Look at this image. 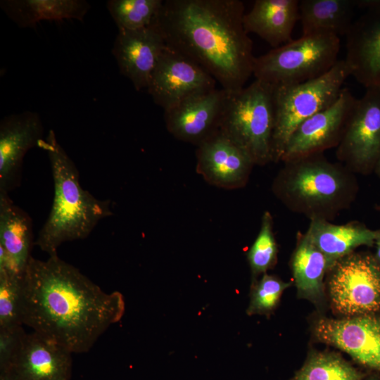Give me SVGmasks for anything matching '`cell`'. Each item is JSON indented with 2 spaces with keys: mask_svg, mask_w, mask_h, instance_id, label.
I'll return each mask as SVG.
<instances>
[{
  "mask_svg": "<svg viewBox=\"0 0 380 380\" xmlns=\"http://www.w3.org/2000/svg\"><path fill=\"white\" fill-rule=\"evenodd\" d=\"M273 86L255 80L229 92L219 131L243 151L254 165L272 161L274 125Z\"/></svg>",
  "mask_w": 380,
  "mask_h": 380,
  "instance_id": "cell-5",
  "label": "cell"
},
{
  "mask_svg": "<svg viewBox=\"0 0 380 380\" xmlns=\"http://www.w3.org/2000/svg\"><path fill=\"white\" fill-rule=\"evenodd\" d=\"M332 305L346 317L369 315L380 308V266L369 255L352 253L329 269Z\"/></svg>",
  "mask_w": 380,
  "mask_h": 380,
  "instance_id": "cell-8",
  "label": "cell"
},
{
  "mask_svg": "<svg viewBox=\"0 0 380 380\" xmlns=\"http://www.w3.org/2000/svg\"><path fill=\"white\" fill-rule=\"evenodd\" d=\"M306 236L331 261L335 263L361 246L374 244L376 231L356 221L335 224L325 220H312Z\"/></svg>",
  "mask_w": 380,
  "mask_h": 380,
  "instance_id": "cell-21",
  "label": "cell"
},
{
  "mask_svg": "<svg viewBox=\"0 0 380 380\" xmlns=\"http://www.w3.org/2000/svg\"><path fill=\"white\" fill-rule=\"evenodd\" d=\"M314 333L321 342L348 354L358 363L380 372V316L321 318Z\"/></svg>",
  "mask_w": 380,
  "mask_h": 380,
  "instance_id": "cell-12",
  "label": "cell"
},
{
  "mask_svg": "<svg viewBox=\"0 0 380 380\" xmlns=\"http://www.w3.org/2000/svg\"><path fill=\"white\" fill-rule=\"evenodd\" d=\"M0 7L20 27H34L42 20L80 21L90 9L84 0H2Z\"/></svg>",
  "mask_w": 380,
  "mask_h": 380,
  "instance_id": "cell-22",
  "label": "cell"
},
{
  "mask_svg": "<svg viewBox=\"0 0 380 380\" xmlns=\"http://www.w3.org/2000/svg\"><path fill=\"white\" fill-rule=\"evenodd\" d=\"M284 163L272 183L274 196L293 213L331 221L354 201L357 183L352 172L323 154Z\"/></svg>",
  "mask_w": 380,
  "mask_h": 380,
  "instance_id": "cell-4",
  "label": "cell"
},
{
  "mask_svg": "<svg viewBox=\"0 0 380 380\" xmlns=\"http://www.w3.org/2000/svg\"><path fill=\"white\" fill-rule=\"evenodd\" d=\"M163 0H110L108 10L118 30H135L150 26Z\"/></svg>",
  "mask_w": 380,
  "mask_h": 380,
  "instance_id": "cell-26",
  "label": "cell"
},
{
  "mask_svg": "<svg viewBox=\"0 0 380 380\" xmlns=\"http://www.w3.org/2000/svg\"><path fill=\"white\" fill-rule=\"evenodd\" d=\"M196 170L210 184L224 189L245 186L254 165L250 157L220 131L196 150Z\"/></svg>",
  "mask_w": 380,
  "mask_h": 380,
  "instance_id": "cell-18",
  "label": "cell"
},
{
  "mask_svg": "<svg viewBox=\"0 0 380 380\" xmlns=\"http://www.w3.org/2000/svg\"><path fill=\"white\" fill-rule=\"evenodd\" d=\"M299 18L298 0H256L243 23L248 34H257L275 49L292 40Z\"/></svg>",
  "mask_w": 380,
  "mask_h": 380,
  "instance_id": "cell-20",
  "label": "cell"
},
{
  "mask_svg": "<svg viewBox=\"0 0 380 380\" xmlns=\"http://www.w3.org/2000/svg\"><path fill=\"white\" fill-rule=\"evenodd\" d=\"M0 380H13L11 376L7 372L0 373Z\"/></svg>",
  "mask_w": 380,
  "mask_h": 380,
  "instance_id": "cell-32",
  "label": "cell"
},
{
  "mask_svg": "<svg viewBox=\"0 0 380 380\" xmlns=\"http://www.w3.org/2000/svg\"><path fill=\"white\" fill-rule=\"evenodd\" d=\"M290 284L275 276L263 274L253 285L247 314L270 315L277 307L283 291Z\"/></svg>",
  "mask_w": 380,
  "mask_h": 380,
  "instance_id": "cell-29",
  "label": "cell"
},
{
  "mask_svg": "<svg viewBox=\"0 0 380 380\" xmlns=\"http://www.w3.org/2000/svg\"><path fill=\"white\" fill-rule=\"evenodd\" d=\"M340 38L303 36L255 57L253 75L272 86L292 85L317 78L338 62Z\"/></svg>",
  "mask_w": 380,
  "mask_h": 380,
  "instance_id": "cell-7",
  "label": "cell"
},
{
  "mask_svg": "<svg viewBox=\"0 0 380 380\" xmlns=\"http://www.w3.org/2000/svg\"><path fill=\"white\" fill-rule=\"evenodd\" d=\"M23 276L0 271V330L15 329L23 325L21 318Z\"/></svg>",
  "mask_w": 380,
  "mask_h": 380,
  "instance_id": "cell-28",
  "label": "cell"
},
{
  "mask_svg": "<svg viewBox=\"0 0 380 380\" xmlns=\"http://www.w3.org/2000/svg\"><path fill=\"white\" fill-rule=\"evenodd\" d=\"M379 156L380 88H369L356 101L336 156L353 173L366 174L374 168Z\"/></svg>",
  "mask_w": 380,
  "mask_h": 380,
  "instance_id": "cell-9",
  "label": "cell"
},
{
  "mask_svg": "<svg viewBox=\"0 0 380 380\" xmlns=\"http://www.w3.org/2000/svg\"><path fill=\"white\" fill-rule=\"evenodd\" d=\"M356 0L299 1L303 36L346 35L353 23Z\"/></svg>",
  "mask_w": 380,
  "mask_h": 380,
  "instance_id": "cell-23",
  "label": "cell"
},
{
  "mask_svg": "<svg viewBox=\"0 0 380 380\" xmlns=\"http://www.w3.org/2000/svg\"><path fill=\"white\" fill-rule=\"evenodd\" d=\"M216 80L201 66L168 48L160 56L147 87L164 111L192 96L216 88Z\"/></svg>",
  "mask_w": 380,
  "mask_h": 380,
  "instance_id": "cell-10",
  "label": "cell"
},
{
  "mask_svg": "<svg viewBox=\"0 0 380 380\" xmlns=\"http://www.w3.org/2000/svg\"><path fill=\"white\" fill-rule=\"evenodd\" d=\"M374 169L376 172L380 175V156L376 161Z\"/></svg>",
  "mask_w": 380,
  "mask_h": 380,
  "instance_id": "cell-33",
  "label": "cell"
},
{
  "mask_svg": "<svg viewBox=\"0 0 380 380\" xmlns=\"http://www.w3.org/2000/svg\"><path fill=\"white\" fill-rule=\"evenodd\" d=\"M72 354L36 332L25 331L17 353L5 372L13 380H70Z\"/></svg>",
  "mask_w": 380,
  "mask_h": 380,
  "instance_id": "cell-16",
  "label": "cell"
},
{
  "mask_svg": "<svg viewBox=\"0 0 380 380\" xmlns=\"http://www.w3.org/2000/svg\"><path fill=\"white\" fill-rule=\"evenodd\" d=\"M167 45L157 27L118 30L112 49L120 73L137 91L148 87L151 75Z\"/></svg>",
  "mask_w": 380,
  "mask_h": 380,
  "instance_id": "cell-17",
  "label": "cell"
},
{
  "mask_svg": "<svg viewBox=\"0 0 380 380\" xmlns=\"http://www.w3.org/2000/svg\"><path fill=\"white\" fill-rule=\"evenodd\" d=\"M297 245L291 259V268L300 296L319 303L323 298L324 278L334 265L305 234L297 235Z\"/></svg>",
  "mask_w": 380,
  "mask_h": 380,
  "instance_id": "cell-24",
  "label": "cell"
},
{
  "mask_svg": "<svg viewBox=\"0 0 380 380\" xmlns=\"http://www.w3.org/2000/svg\"><path fill=\"white\" fill-rule=\"evenodd\" d=\"M362 374L341 356L319 352L310 355L293 380H362Z\"/></svg>",
  "mask_w": 380,
  "mask_h": 380,
  "instance_id": "cell-25",
  "label": "cell"
},
{
  "mask_svg": "<svg viewBox=\"0 0 380 380\" xmlns=\"http://www.w3.org/2000/svg\"><path fill=\"white\" fill-rule=\"evenodd\" d=\"M374 244L376 245V257L374 258L380 266V229L376 230Z\"/></svg>",
  "mask_w": 380,
  "mask_h": 380,
  "instance_id": "cell-31",
  "label": "cell"
},
{
  "mask_svg": "<svg viewBox=\"0 0 380 380\" xmlns=\"http://www.w3.org/2000/svg\"><path fill=\"white\" fill-rule=\"evenodd\" d=\"M357 99L343 88L337 100L303 122L292 133L281 161L322 153L337 147Z\"/></svg>",
  "mask_w": 380,
  "mask_h": 380,
  "instance_id": "cell-11",
  "label": "cell"
},
{
  "mask_svg": "<svg viewBox=\"0 0 380 380\" xmlns=\"http://www.w3.org/2000/svg\"><path fill=\"white\" fill-rule=\"evenodd\" d=\"M124 312L121 293L103 291L58 255L30 258L23 276L21 318L34 332L84 353Z\"/></svg>",
  "mask_w": 380,
  "mask_h": 380,
  "instance_id": "cell-1",
  "label": "cell"
},
{
  "mask_svg": "<svg viewBox=\"0 0 380 380\" xmlns=\"http://www.w3.org/2000/svg\"><path fill=\"white\" fill-rule=\"evenodd\" d=\"M277 251L273 219L271 213L265 211L262 216L259 233L247 253L253 277L265 274L275 265Z\"/></svg>",
  "mask_w": 380,
  "mask_h": 380,
  "instance_id": "cell-27",
  "label": "cell"
},
{
  "mask_svg": "<svg viewBox=\"0 0 380 380\" xmlns=\"http://www.w3.org/2000/svg\"><path fill=\"white\" fill-rule=\"evenodd\" d=\"M34 246L30 216L0 194V271L23 276Z\"/></svg>",
  "mask_w": 380,
  "mask_h": 380,
  "instance_id": "cell-19",
  "label": "cell"
},
{
  "mask_svg": "<svg viewBox=\"0 0 380 380\" xmlns=\"http://www.w3.org/2000/svg\"><path fill=\"white\" fill-rule=\"evenodd\" d=\"M239 0H165L152 24L167 46L205 69L228 92L245 87L255 57Z\"/></svg>",
  "mask_w": 380,
  "mask_h": 380,
  "instance_id": "cell-2",
  "label": "cell"
},
{
  "mask_svg": "<svg viewBox=\"0 0 380 380\" xmlns=\"http://www.w3.org/2000/svg\"><path fill=\"white\" fill-rule=\"evenodd\" d=\"M229 92L215 88L164 111L166 129L177 139L200 144L219 131Z\"/></svg>",
  "mask_w": 380,
  "mask_h": 380,
  "instance_id": "cell-14",
  "label": "cell"
},
{
  "mask_svg": "<svg viewBox=\"0 0 380 380\" xmlns=\"http://www.w3.org/2000/svg\"><path fill=\"white\" fill-rule=\"evenodd\" d=\"M365 9L346 34L350 76L366 89L380 88V0H356Z\"/></svg>",
  "mask_w": 380,
  "mask_h": 380,
  "instance_id": "cell-13",
  "label": "cell"
},
{
  "mask_svg": "<svg viewBox=\"0 0 380 380\" xmlns=\"http://www.w3.org/2000/svg\"><path fill=\"white\" fill-rule=\"evenodd\" d=\"M39 115L25 110L4 117L0 122V194H9L20 186L23 158L43 139Z\"/></svg>",
  "mask_w": 380,
  "mask_h": 380,
  "instance_id": "cell-15",
  "label": "cell"
},
{
  "mask_svg": "<svg viewBox=\"0 0 380 380\" xmlns=\"http://www.w3.org/2000/svg\"><path fill=\"white\" fill-rule=\"evenodd\" d=\"M350 76L345 59L322 76L307 82L273 86L274 125L272 139V159L281 161L287 141L305 120L332 105Z\"/></svg>",
  "mask_w": 380,
  "mask_h": 380,
  "instance_id": "cell-6",
  "label": "cell"
},
{
  "mask_svg": "<svg viewBox=\"0 0 380 380\" xmlns=\"http://www.w3.org/2000/svg\"><path fill=\"white\" fill-rule=\"evenodd\" d=\"M24 332L23 327L15 329L0 330V373L8 369Z\"/></svg>",
  "mask_w": 380,
  "mask_h": 380,
  "instance_id": "cell-30",
  "label": "cell"
},
{
  "mask_svg": "<svg viewBox=\"0 0 380 380\" xmlns=\"http://www.w3.org/2000/svg\"><path fill=\"white\" fill-rule=\"evenodd\" d=\"M38 147L48 156L54 195L50 213L41 228L34 246L49 256L68 241L87 238L102 220L113 215L110 200H100L80 184L79 171L50 129Z\"/></svg>",
  "mask_w": 380,
  "mask_h": 380,
  "instance_id": "cell-3",
  "label": "cell"
}]
</instances>
